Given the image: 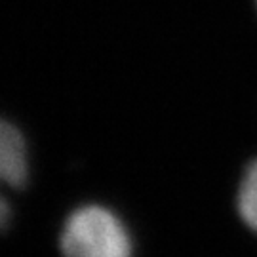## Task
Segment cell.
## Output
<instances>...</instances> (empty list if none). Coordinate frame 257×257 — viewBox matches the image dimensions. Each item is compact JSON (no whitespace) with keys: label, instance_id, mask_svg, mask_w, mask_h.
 Returning a JSON list of instances; mask_svg holds the SVG:
<instances>
[{"label":"cell","instance_id":"6da1fadb","mask_svg":"<svg viewBox=\"0 0 257 257\" xmlns=\"http://www.w3.org/2000/svg\"><path fill=\"white\" fill-rule=\"evenodd\" d=\"M61 257H134L126 221L103 204H84L65 217L59 230Z\"/></svg>","mask_w":257,"mask_h":257},{"label":"cell","instance_id":"7a4b0ae2","mask_svg":"<svg viewBox=\"0 0 257 257\" xmlns=\"http://www.w3.org/2000/svg\"><path fill=\"white\" fill-rule=\"evenodd\" d=\"M31 177V155L23 132L0 116V232L12 223L10 194L25 189Z\"/></svg>","mask_w":257,"mask_h":257},{"label":"cell","instance_id":"3957f363","mask_svg":"<svg viewBox=\"0 0 257 257\" xmlns=\"http://www.w3.org/2000/svg\"><path fill=\"white\" fill-rule=\"evenodd\" d=\"M232 208L244 230L257 238V155L251 156L236 175Z\"/></svg>","mask_w":257,"mask_h":257},{"label":"cell","instance_id":"277c9868","mask_svg":"<svg viewBox=\"0 0 257 257\" xmlns=\"http://www.w3.org/2000/svg\"><path fill=\"white\" fill-rule=\"evenodd\" d=\"M253 10H255V14H257V0H253Z\"/></svg>","mask_w":257,"mask_h":257}]
</instances>
